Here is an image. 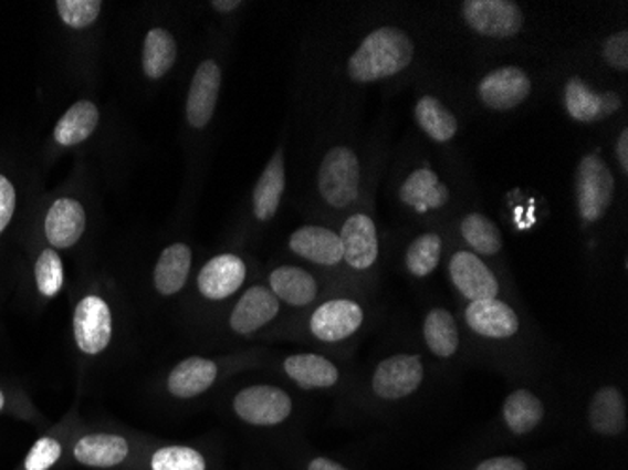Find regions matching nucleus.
<instances>
[{"mask_svg": "<svg viewBox=\"0 0 628 470\" xmlns=\"http://www.w3.org/2000/svg\"><path fill=\"white\" fill-rule=\"evenodd\" d=\"M416 45L401 27L384 25L369 32L346 61V75L358 85L391 80L410 69Z\"/></svg>", "mask_w": 628, "mask_h": 470, "instance_id": "obj_1", "label": "nucleus"}, {"mask_svg": "<svg viewBox=\"0 0 628 470\" xmlns=\"http://www.w3.org/2000/svg\"><path fill=\"white\" fill-rule=\"evenodd\" d=\"M616 192V174L609 168L606 158L598 153H587L579 158L574 177V195L579 220L585 226L603 222L609 207L614 206Z\"/></svg>", "mask_w": 628, "mask_h": 470, "instance_id": "obj_2", "label": "nucleus"}, {"mask_svg": "<svg viewBox=\"0 0 628 470\" xmlns=\"http://www.w3.org/2000/svg\"><path fill=\"white\" fill-rule=\"evenodd\" d=\"M322 200L334 209H348L362 195V164L348 145H335L322 158L316 181Z\"/></svg>", "mask_w": 628, "mask_h": 470, "instance_id": "obj_3", "label": "nucleus"}, {"mask_svg": "<svg viewBox=\"0 0 628 470\" xmlns=\"http://www.w3.org/2000/svg\"><path fill=\"white\" fill-rule=\"evenodd\" d=\"M461 18L467 29L490 40H512L525 25L522 7L512 0H467Z\"/></svg>", "mask_w": 628, "mask_h": 470, "instance_id": "obj_4", "label": "nucleus"}, {"mask_svg": "<svg viewBox=\"0 0 628 470\" xmlns=\"http://www.w3.org/2000/svg\"><path fill=\"white\" fill-rule=\"evenodd\" d=\"M533 93V80L517 64H504L490 70L477 83L478 102L490 112H512L528 101Z\"/></svg>", "mask_w": 628, "mask_h": 470, "instance_id": "obj_5", "label": "nucleus"}, {"mask_svg": "<svg viewBox=\"0 0 628 470\" xmlns=\"http://www.w3.org/2000/svg\"><path fill=\"white\" fill-rule=\"evenodd\" d=\"M563 106L579 125H595L621 112V96L616 91H597L579 75L568 77L563 87Z\"/></svg>", "mask_w": 628, "mask_h": 470, "instance_id": "obj_6", "label": "nucleus"}, {"mask_svg": "<svg viewBox=\"0 0 628 470\" xmlns=\"http://www.w3.org/2000/svg\"><path fill=\"white\" fill-rule=\"evenodd\" d=\"M233 410L251 426H279L292 412V399L284 389L258 384L236 395Z\"/></svg>", "mask_w": 628, "mask_h": 470, "instance_id": "obj_7", "label": "nucleus"}, {"mask_svg": "<svg viewBox=\"0 0 628 470\" xmlns=\"http://www.w3.org/2000/svg\"><path fill=\"white\" fill-rule=\"evenodd\" d=\"M423 383V364L418 354L386 357L373 375V391L384 401H399L415 394Z\"/></svg>", "mask_w": 628, "mask_h": 470, "instance_id": "obj_8", "label": "nucleus"}, {"mask_svg": "<svg viewBox=\"0 0 628 470\" xmlns=\"http://www.w3.org/2000/svg\"><path fill=\"white\" fill-rule=\"evenodd\" d=\"M399 201L416 215L437 213L452 200V190L448 182L429 166H420L410 171L399 185Z\"/></svg>", "mask_w": 628, "mask_h": 470, "instance_id": "obj_9", "label": "nucleus"}, {"mask_svg": "<svg viewBox=\"0 0 628 470\" xmlns=\"http://www.w3.org/2000/svg\"><path fill=\"white\" fill-rule=\"evenodd\" d=\"M448 273L459 294L465 300H493L501 292L499 281L482 258L467 249L453 252L448 262Z\"/></svg>", "mask_w": 628, "mask_h": 470, "instance_id": "obj_10", "label": "nucleus"}, {"mask_svg": "<svg viewBox=\"0 0 628 470\" xmlns=\"http://www.w3.org/2000/svg\"><path fill=\"white\" fill-rule=\"evenodd\" d=\"M112 311L106 301L98 295H87L77 303L74 313V337L80 351L88 356H96L106 351L112 341Z\"/></svg>", "mask_w": 628, "mask_h": 470, "instance_id": "obj_11", "label": "nucleus"}, {"mask_svg": "<svg viewBox=\"0 0 628 470\" xmlns=\"http://www.w3.org/2000/svg\"><path fill=\"white\" fill-rule=\"evenodd\" d=\"M343 262L356 271L371 270L380 254L377 222L369 213H354L343 222L339 232Z\"/></svg>", "mask_w": 628, "mask_h": 470, "instance_id": "obj_12", "label": "nucleus"}, {"mask_svg": "<svg viewBox=\"0 0 628 470\" xmlns=\"http://www.w3.org/2000/svg\"><path fill=\"white\" fill-rule=\"evenodd\" d=\"M364 307L358 301L339 297L322 303L311 316L308 326L314 337L322 343H339L353 337L364 324Z\"/></svg>", "mask_w": 628, "mask_h": 470, "instance_id": "obj_13", "label": "nucleus"}, {"mask_svg": "<svg viewBox=\"0 0 628 470\" xmlns=\"http://www.w3.org/2000/svg\"><path fill=\"white\" fill-rule=\"evenodd\" d=\"M220 85H222V69L219 63L213 59L200 63L192 75L187 96V121L196 130L206 128L213 119Z\"/></svg>", "mask_w": 628, "mask_h": 470, "instance_id": "obj_14", "label": "nucleus"}, {"mask_svg": "<svg viewBox=\"0 0 628 470\" xmlns=\"http://www.w3.org/2000/svg\"><path fill=\"white\" fill-rule=\"evenodd\" d=\"M247 265L238 254L224 252L211 258L198 275V290L203 297L222 301L236 294L245 282Z\"/></svg>", "mask_w": 628, "mask_h": 470, "instance_id": "obj_15", "label": "nucleus"}, {"mask_svg": "<svg viewBox=\"0 0 628 470\" xmlns=\"http://www.w3.org/2000/svg\"><path fill=\"white\" fill-rule=\"evenodd\" d=\"M467 326L488 338H510L520 332V316L509 303L493 300L472 301L465 309Z\"/></svg>", "mask_w": 628, "mask_h": 470, "instance_id": "obj_16", "label": "nucleus"}, {"mask_svg": "<svg viewBox=\"0 0 628 470\" xmlns=\"http://www.w3.org/2000/svg\"><path fill=\"white\" fill-rule=\"evenodd\" d=\"M290 251L295 257L318 263V265H337L343 262V243L339 232L324 226H302L292 232L289 239Z\"/></svg>", "mask_w": 628, "mask_h": 470, "instance_id": "obj_17", "label": "nucleus"}, {"mask_svg": "<svg viewBox=\"0 0 628 470\" xmlns=\"http://www.w3.org/2000/svg\"><path fill=\"white\" fill-rule=\"evenodd\" d=\"M279 300L265 286H252L241 295L230 314V327L238 335H251L268 326L279 314Z\"/></svg>", "mask_w": 628, "mask_h": 470, "instance_id": "obj_18", "label": "nucleus"}, {"mask_svg": "<svg viewBox=\"0 0 628 470\" xmlns=\"http://www.w3.org/2000/svg\"><path fill=\"white\" fill-rule=\"evenodd\" d=\"M286 190V164L284 149L279 147L275 155L265 164L262 176L252 190V213L260 222H270L275 217Z\"/></svg>", "mask_w": 628, "mask_h": 470, "instance_id": "obj_19", "label": "nucleus"}, {"mask_svg": "<svg viewBox=\"0 0 628 470\" xmlns=\"http://www.w3.org/2000/svg\"><path fill=\"white\" fill-rule=\"evenodd\" d=\"M87 215L82 203L72 198L53 201L45 215V238L57 249H70L82 239Z\"/></svg>", "mask_w": 628, "mask_h": 470, "instance_id": "obj_20", "label": "nucleus"}, {"mask_svg": "<svg viewBox=\"0 0 628 470\" xmlns=\"http://www.w3.org/2000/svg\"><path fill=\"white\" fill-rule=\"evenodd\" d=\"M587 418L593 431L604 437H617L627 429V399L616 386H604L593 395Z\"/></svg>", "mask_w": 628, "mask_h": 470, "instance_id": "obj_21", "label": "nucleus"}, {"mask_svg": "<svg viewBox=\"0 0 628 470\" xmlns=\"http://www.w3.org/2000/svg\"><path fill=\"white\" fill-rule=\"evenodd\" d=\"M415 121L435 144H450L458 136L459 121L456 113L433 94H421L415 104Z\"/></svg>", "mask_w": 628, "mask_h": 470, "instance_id": "obj_22", "label": "nucleus"}, {"mask_svg": "<svg viewBox=\"0 0 628 470\" xmlns=\"http://www.w3.org/2000/svg\"><path fill=\"white\" fill-rule=\"evenodd\" d=\"M219 375V367L206 357H189L176 365L168 376V389L174 397L190 399L208 391Z\"/></svg>", "mask_w": 628, "mask_h": 470, "instance_id": "obj_23", "label": "nucleus"}, {"mask_svg": "<svg viewBox=\"0 0 628 470\" xmlns=\"http://www.w3.org/2000/svg\"><path fill=\"white\" fill-rule=\"evenodd\" d=\"M270 290L276 300H283L294 307H305L318 294V284L308 271L295 265H281L271 271Z\"/></svg>", "mask_w": 628, "mask_h": 470, "instance_id": "obj_24", "label": "nucleus"}, {"mask_svg": "<svg viewBox=\"0 0 628 470\" xmlns=\"http://www.w3.org/2000/svg\"><path fill=\"white\" fill-rule=\"evenodd\" d=\"M284 370L305 389L332 388L339 383V369L318 354H294L284 359Z\"/></svg>", "mask_w": 628, "mask_h": 470, "instance_id": "obj_25", "label": "nucleus"}, {"mask_svg": "<svg viewBox=\"0 0 628 470\" xmlns=\"http://www.w3.org/2000/svg\"><path fill=\"white\" fill-rule=\"evenodd\" d=\"M192 265V249L189 244L174 243L164 249L155 265V286L163 295L181 292L189 279Z\"/></svg>", "mask_w": 628, "mask_h": 470, "instance_id": "obj_26", "label": "nucleus"}, {"mask_svg": "<svg viewBox=\"0 0 628 470\" xmlns=\"http://www.w3.org/2000/svg\"><path fill=\"white\" fill-rule=\"evenodd\" d=\"M128 456V442L117 435H87L74 446V458L87 467H115Z\"/></svg>", "mask_w": 628, "mask_h": 470, "instance_id": "obj_27", "label": "nucleus"}, {"mask_svg": "<svg viewBox=\"0 0 628 470\" xmlns=\"http://www.w3.org/2000/svg\"><path fill=\"white\" fill-rule=\"evenodd\" d=\"M459 233L478 257H496L503 251V233L495 220L480 211H469L459 220Z\"/></svg>", "mask_w": 628, "mask_h": 470, "instance_id": "obj_28", "label": "nucleus"}, {"mask_svg": "<svg viewBox=\"0 0 628 470\" xmlns=\"http://www.w3.org/2000/svg\"><path fill=\"white\" fill-rule=\"evenodd\" d=\"M101 121L98 107L91 101L76 102L64 113L55 126V142L63 147H74L91 138Z\"/></svg>", "mask_w": 628, "mask_h": 470, "instance_id": "obj_29", "label": "nucleus"}, {"mask_svg": "<svg viewBox=\"0 0 628 470\" xmlns=\"http://www.w3.org/2000/svg\"><path fill=\"white\" fill-rule=\"evenodd\" d=\"M423 341L429 351L440 359L456 356L459 351V330L452 313L444 307H435L423 320Z\"/></svg>", "mask_w": 628, "mask_h": 470, "instance_id": "obj_30", "label": "nucleus"}, {"mask_svg": "<svg viewBox=\"0 0 628 470\" xmlns=\"http://www.w3.org/2000/svg\"><path fill=\"white\" fill-rule=\"evenodd\" d=\"M177 61V42L166 29H151L147 32L142 53L144 72L149 80H160L168 74Z\"/></svg>", "mask_w": 628, "mask_h": 470, "instance_id": "obj_31", "label": "nucleus"}, {"mask_svg": "<svg viewBox=\"0 0 628 470\" xmlns=\"http://www.w3.org/2000/svg\"><path fill=\"white\" fill-rule=\"evenodd\" d=\"M503 418L510 431L527 435L534 427H538L544 418V405L533 391L515 389L504 401Z\"/></svg>", "mask_w": 628, "mask_h": 470, "instance_id": "obj_32", "label": "nucleus"}, {"mask_svg": "<svg viewBox=\"0 0 628 470\" xmlns=\"http://www.w3.org/2000/svg\"><path fill=\"white\" fill-rule=\"evenodd\" d=\"M444 241L437 232H423L407 247L405 268L416 279H426L439 268Z\"/></svg>", "mask_w": 628, "mask_h": 470, "instance_id": "obj_33", "label": "nucleus"}, {"mask_svg": "<svg viewBox=\"0 0 628 470\" xmlns=\"http://www.w3.org/2000/svg\"><path fill=\"white\" fill-rule=\"evenodd\" d=\"M153 470H206L200 451L187 446H166L151 458Z\"/></svg>", "mask_w": 628, "mask_h": 470, "instance_id": "obj_34", "label": "nucleus"}, {"mask_svg": "<svg viewBox=\"0 0 628 470\" xmlns=\"http://www.w3.org/2000/svg\"><path fill=\"white\" fill-rule=\"evenodd\" d=\"M34 273H36L40 294L45 295V297H53L63 289V260L59 257L57 251L45 249L40 254Z\"/></svg>", "mask_w": 628, "mask_h": 470, "instance_id": "obj_35", "label": "nucleus"}, {"mask_svg": "<svg viewBox=\"0 0 628 470\" xmlns=\"http://www.w3.org/2000/svg\"><path fill=\"white\" fill-rule=\"evenodd\" d=\"M57 12L64 25L72 29H87L102 12L101 0H59Z\"/></svg>", "mask_w": 628, "mask_h": 470, "instance_id": "obj_36", "label": "nucleus"}, {"mask_svg": "<svg viewBox=\"0 0 628 470\" xmlns=\"http://www.w3.org/2000/svg\"><path fill=\"white\" fill-rule=\"evenodd\" d=\"M600 55H603L604 63L608 64L609 69L616 70L619 74H627L628 72V31L611 32L603 42L600 48Z\"/></svg>", "mask_w": 628, "mask_h": 470, "instance_id": "obj_37", "label": "nucleus"}, {"mask_svg": "<svg viewBox=\"0 0 628 470\" xmlns=\"http://www.w3.org/2000/svg\"><path fill=\"white\" fill-rule=\"evenodd\" d=\"M63 453V448L55 439H40L36 445L32 446L29 456L25 459L27 470H48L57 463L59 458Z\"/></svg>", "mask_w": 628, "mask_h": 470, "instance_id": "obj_38", "label": "nucleus"}, {"mask_svg": "<svg viewBox=\"0 0 628 470\" xmlns=\"http://www.w3.org/2000/svg\"><path fill=\"white\" fill-rule=\"evenodd\" d=\"M15 211V188L7 177L0 176V233L7 230Z\"/></svg>", "mask_w": 628, "mask_h": 470, "instance_id": "obj_39", "label": "nucleus"}, {"mask_svg": "<svg viewBox=\"0 0 628 470\" xmlns=\"http://www.w3.org/2000/svg\"><path fill=\"white\" fill-rule=\"evenodd\" d=\"M614 157L616 163L619 164L622 176L628 174V128L622 126L621 132L617 134L616 142H614Z\"/></svg>", "mask_w": 628, "mask_h": 470, "instance_id": "obj_40", "label": "nucleus"}, {"mask_svg": "<svg viewBox=\"0 0 628 470\" xmlns=\"http://www.w3.org/2000/svg\"><path fill=\"white\" fill-rule=\"evenodd\" d=\"M477 470H527V467L517 458H491L478 464Z\"/></svg>", "mask_w": 628, "mask_h": 470, "instance_id": "obj_41", "label": "nucleus"}, {"mask_svg": "<svg viewBox=\"0 0 628 470\" xmlns=\"http://www.w3.org/2000/svg\"><path fill=\"white\" fill-rule=\"evenodd\" d=\"M243 7L239 0H213L211 2V8H213L214 12L219 13H232L239 8Z\"/></svg>", "mask_w": 628, "mask_h": 470, "instance_id": "obj_42", "label": "nucleus"}, {"mask_svg": "<svg viewBox=\"0 0 628 470\" xmlns=\"http://www.w3.org/2000/svg\"><path fill=\"white\" fill-rule=\"evenodd\" d=\"M308 470H348L345 467H341L339 463H335L332 459L316 458L308 464Z\"/></svg>", "mask_w": 628, "mask_h": 470, "instance_id": "obj_43", "label": "nucleus"}, {"mask_svg": "<svg viewBox=\"0 0 628 470\" xmlns=\"http://www.w3.org/2000/svg\"><path fill=\"white\" fill-rule=\"evenodd\" d=\"M2 407H4V395L0 391V410H2Z\"/></svg>", "mask_w": 628, "mask_h": 470, "instance_id": "obj_44", "label": "nucleus"}]
</instances>
